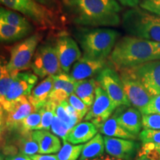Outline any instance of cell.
I'll return each instance as SVG.
<instances>
[{"mask_svg": "<svg viewBox=\"0 0 160 160\" xmlns=\"http://www.w3.org/2000/svg\"><path fill=\"white\" fill-rule=\"evenodd\" d=\"M5 160H32L30 156L21 154V153H18V154L13 155V156H7L5 157Z\"/></svg>", "mask_w": 160, "mask_h": 160, "instance_id": "cell-41", "label": "cell"}, {"mask_svg": "<svg viewBox=\"0 0 160 160\" xmlns=\"http://www.w3.org/2000/svg\"><path fill=\"white\" fill-rule=\"evenodd\" d=\"M140 8L160 17V0H144Z\"/></svg>", "mask_w": 160, "mask_h": 160, "instance_id": "cell-39", "label": "cell"}, {"mask_svg": "<svg viewBox=\"0 0 160 160\" xmlns=\"http://www.w3.org/2000/svg\"><path fill=\"white\" fill-rule=\"evenodd\" d=\"M57 104L51 100H48L45 105L40 108L42 113V120L40 125L36 130H46L49 131L56 113ZM35 130V131H36Z\"/></svg>", "mask_w": 160, "mask_h": 160, "instance_id": "cell-28", "label": "cell"}, {"mask_svg": "<svg viewBox=\"0 0 160 160\" xmlns=\"http://www.w3.org/2000/svg\"><path fill=\"white\" fill-rule=\"evenodd\" d=\"M124 90L131 105L139 110L144 108L153 97L128 68L119 71Z\"/></svg>", "mask_w": 160, "mask_h": 160, "instance_id": "cell-11", "label": "cell"}, {"mask_svg": "<svg viewBox=\"0 0 160 160\" xmlns=\"http://www.w3.org/2000/svg\"><path fill=\"white\" fill-rule=\"evenodd\" d=\"M32 132L24 131L19 128L4 135V137L8 136V137L2 147V155L7 157L21 153L32 156L39 153V144L33 139Z\"/></svg>", "mask_w": 160, "mask_h": 160, "instance_id": "cell-9", "label": "cell"}, {"mask_svg": "<svg viewBox=\"0 0 160 160\" xmlns=\"http://www.w3.org/2000/svg\"><path fill=\"white\" fill-rule=\"evenodd\" d=\"M73 22L86 27H115L121 22L116 0H64Z\"/></svg>", "mask_w": 160, "mask_h": 160, "instance_id": "cell-1", "label": "cell"}, {"mask_svg": "<svg viewBox=\"0 0 160 160\" xmlns=\"http://www.w3.org/2000/svg\"><path fill=\"white\" fill-rule=\"evenodd\" d=\"M139 139L142 143H152L160 153V130L143 129L140 132Z\"/></svg>", "mask_w": 160, "mask_h": 160, "instance_id": "cell-32", "label": "cell"}, {"mask_svg": "<svg viewBox=\"0 0 160 160\" xmlns=\"http://www.w3.org/2000/svg\"><path fill=\"white\" fill-rule=\"evenodd\" d=\"M110 60L118 71L160 60V42L132 36L124 37L116 44Z\"/></svg>", "mask_w": 160, "mask_h": 160, "instance_id": "cell-2", "label": "cell"}, {"mask_svg": "<svg viewBox=\"0 0 160 160\" xmlns=\"http://www.w3.org/2000/svg\"><path fill=\"white\" fill-rule=\"evenodd\" d=\"M92 160H123L121 159H117V158H115L113 157H111L109 154H103L101 157L96 158L94 159H92Z\"/></svg>", "mask_w": 160, "mask_h": 160, "instance_id": "cell-43", "label": "cell"}, {"mask_svg": "<svg viewBox=\"0 0 160 160\" xmlns=\"http://www.w3.org/2000/svg\"><path fill=\"white\" fill-rule=\"evenodd\" d=\"M116 1L119 2L122 5L128 6L131 8L137 7V5H139V0H116Z\"/></svg>", "mask_w": 160, "mask_h": 160, "instance_id": "cell-42", "label": "cell"}, {"mask_svg": "<svg viewBox=\"0 0 160 160\" xmlns=\"http://www.w3.org/2000/svg\"><path fill=\"white\" fill-rule=\"evenodd\" d=\"M96 82L112 99L116 108L120 106H131L125 94L119 73L111 68H105L95 78Z\"/></svg>", "mask_w": 160, "mask_h": 160, "instance_id": "cell-10", "label": "cell"}, {"mask_svg": "<svg viewBox=\"0 0 160 160\" xmlns=\"http://www.w3.org/2000/svg\"><path fill=\"white\" fill-rule=\"evenodd\" d=\"M19 71H12L6 65H1L0 68V100H2L7 94L8 89Z\"/></svg>", "mask_w": 160, "mask_h": 160, "instance_id": "cell-30", "label": "cell"}, {"mask_svg": "<svg viewBox=\"0 0 160 160\" xmlns=\"http://www.w3.org/2000/svg\"><path fill=\"white\" fill-rule=\"evenodd\" d=\"M142 115L143 129L160 130V114L151 113Z\"/></svg>", "mask_w": 160, "mask_h": 160, "instance_id": "cell-37", "label": "cell"}, {"mask_svg": "<svg viewBox=\"0 0 160 160\" xmlns=\"http://www.w3.org/2000/svg\"><path fill=\"white\" fill-rule=\"evenodd\" d=\"M113 115L122 127L139 137L142 127V115L139 110L131 106H120L115 110Z\"/></svg>", "mask_w": 160, "mask_h": 160, "instance_id": "cell-17", "label": "cell"}, {"mask_svg": "<svg viewBox=\"0 0 160 160\" xmlns=\"http://www.w3.org/2000/svg\"><path fill=\"white\" fill-rule=\"evenodd\" d=\"M38 2L42 4V5L47 6V7H51L55 3V0H36Z\"/></svg>", "mask_w": 160, "mask_h": 160, "instance_id": "cell-44", "label": "cell"}, {"mask_svg": "<svg viewBox=\"0 0 160 160\" xmlns=\"http://www.w3.org/2000/svg\"><path fill=\"white\" fill-rule=\"evenodd\" d=\"M36 111L28 97L23 96L1 107V134L19 129L22 120Z\"/></svg>", "mask_w": 160, "mask_h": 160, "instance_id": "cell-6", "label": "cell"}, {"mask_svg": "<svg viewBox=\"0 0 160 160\" xmlns=\"http://www.w3.org/2000/svg\"><path fill=\"white\" fill-rule=\"evenodd\" d=\"M32 160H59L57 155L53 154H34L30 156Z\"/></svg>", "mask_w": 160, "mask_h": 160, "instance_id": "cell-40", "label": "cell"}, {"mask_svg": "<svg viewBox=\"0 0 160 160\" xmlns=\"http://www.w3.org/2000/svg\"><path fill=\"white\" fill-rule=\"evenodd\" d=\"M63 145L58 152L59 160H78L83 148V144L73 145L68 141H62Z\"/></svg>", "mask_w": 160, "mask_h": 160, "instance_id": "cell-29", "label": "cell"}, {"mask_svg": "<svg viewBox=\"0 0 160 160\" xmlns=\"http://www.w3.org/2000/svg\"><path fill=\"white\" fill-rule=\"evenodd\" d=\"M136 160H160V153L152 143H142Z\"/></svg>", "mask_w": 160, "mask_h": 160, "instance_id": "cell-31", "label": "cell"}, {"mask_svg": "<svg viewBox=\"0 0 160 160\" xmlns=\"http://www.w3.org/2000/svg\"><path fill=\"white\" fill-rule=\"evenodd\" d=\"M97 85L96 79L93 78L77 81L75 84L74 93L80 99L82 100L86 105L91 108L95 99Z\"/></svg>", "mask_w": 160, "mask_h": 160, "instance_id": "cell-24", "label": "cell"}, {"mask_svg": "<svg viewBox=\"0 0 160 160\" xmlns=\"http://www.w3.org/2000/svg\"><path fill=\"white\" fill-rule=\"evenodd\" d=\"M108 66L105 60H97L82 57L72 67L71 75L76 82L89 79L99 74Z\"/></svg>", "mask_w": 160, "mask_h": 160, "instance_id": "cell-18", "label": "cell"}, {"mask_svg": "<svg viewBox=\"0 0 160 160\" xmlns=\"http://www.w3.org/2000/svg\"><path fill=\"white\" fill-rule=\"evenodd\" d=\"M140 112L142 114H151V113L160 114V95L152 97L149 103L142 109Z\"/></svg>", "mask_w": 160, "mask_h": 160, "instance_id": "cell-38", "label": "cell"}, {"mask_svg": "<svg viewBox=\"0 0 160 160\" xmlns=\"http://www.w3.org/2000/svg\"><path fill=\"white\" fill-rule=\"evenodd\" d=\"M41 120L42 113L40 110L35 111L22 120L19 128L24 131H35L41 123Z\"/></svg>", "mask_w": 160, "mask_h": 160, "instance_id": "cell-33", "label": "cell"}, {"mask_svg": "<svg viewBox=\"0 0 160 160\" xmlns=\"http://www.w3.org/2000/svg\"><path fill=\"white\" fill-rule=\"evenodd\" d=\"M56 114L69 128L70 130H71L77 124L79 123V122L77 120L73 119L68 113L65 108V107H64V105L62 103H59L57 105V108H56Z\"/></svg>", "mask_w": 160, "mask_h": 160, "instance_id": "cell-36", "label": "cell"}, {"mask_svg": "<svg viewBox=\"0 0 160 160\" xmlns=\"http://www.w3.org/2000/svg\"><path fill=\"white\" fill-rule=\"evenodd\" d=\"M67 101L68 102L70 105H71L74 108V109L77 111L78 116L80 120L83 119L85 117L88 113L89 110L91 108L88 107V105H86L82 99H80L74 93H72V94L68 97V99H67Z\"/></svg>", "mask_w": 160, "mask_h": 160, "instance_id": "cell-35", "label": "cell"}, {"mask_svg": "<svg viewBox=\"0 0 160 160\" xmlns=\"http://www.w3.org/2000/svg\"><path fill=\"white\" fill-rule=\"evenodd\" d=\"M55 47L62 70L68 73L72 66L81 58L82 52L79 45L71 36L62 33L57 38Z\"/></svg>", "mask_w": 160, "mask_h": 160, "instance_id": "cell-14", "label": "cell"}, {"mask_svg": "<svg viewBox=\"0 0 160 160\" xmlns=\"http://www.w3.org/2000/svg\"><path fill=\"white\" fill-rule=\"evenodd\" d=\"M105 151L104 137L102 133H97L94 137L83 146L81 155L78 160H92L103 155Z\"/></svg>", "mask_w": 160, "mask_h": 160, "instance_id": "cell-25", "label": "cell"}, {"mask_svg": "<svg viewBox=\"0 0 160 160\" xmlns=\"http://www.w3.org/2000/svg\"><path fill=\"white\" fill-rule=\"evenodd\" d=\"M33 139L39 146V154L58 153L61 149V142L57 136L46 130H36L32 132Z\"/></svg>", "mask_w": 160, "mask_h": 160, "instance_id": "cell-20", "label": "cell"}, {"mask_svg": "<svg viewBox=\"0 0 160 160\" xmlns=\"http://www.w3.org/2000/svg\"><path fill=\"white\" fill-rule=\"evenodd\" d=\"M38 81L37 76L31 72H19L10 86L5 97L0 100L1 107L5 106L18 98L28 97Z\"/></svg>", "mask_w": 160, "mask_h": 160, "instance_id": "cell-15", "label": "cell"}, {"mask_svg": "<svg viewBox=\"0 0 160 160\" xmlns=\"http://www.w3.org/2000/svg\"><path fill=\"white\" fill-rule=\"evenodd\" d=\"M32 31V29L23 28L0 21V39L2 42H11L23 39Z\"/></svg>", "mask_w": 160, "mask_h": 160, "instance_id": "cell-26", "label": "cell"}, {"mask_svg": "<svg viewBox=\"0 0 160 160\" xmlns=\"http://www.w3.org/2000/svg\"><path fill=\"white\" fill-rule=\"evenodd\" d=\"M41 39L42 36L35 33L17 44L11 50L7 67L19 72L29 68Z\"/></svg>", "mask_w": 160, "mask_h": 160, "instance_id": "cell-8", "label": "cell"}, {"mask_svg": "<svg viewBox=\"0 0 160 160\" xmlns=\"http://www.w3.org/2000/svg\"><path fill=\"white\" fill-rule=\"evenodd\" d=\"M53 85L48 99L55 103H61L65 101L72 93H74L76 81L68 73L62 72L53 76Z\"/></svg>", "mask_w": 160, "mask_h": 160, "instance_id": "cell-19", "label": "cell"}, {"mask_svg": "<svg viewBox=\"0 0 160 160\" xmlns=\"http://www.w3.org/2000/svg\"><path fill=\"white\" fill-rule=\"evenodd\" d=\"M152 97L160 95V60L128 68Z\"/></svg>", "mask_w": 160, "mask_h": 160, "instance_id": "cell-13", "label": "cell"}, {"mask_svg": "<svg viewBox=\"0 0 160 160\" xmlns=\"http://www.w3.org/2000/svg\"><path fill=\"white\" fill-rule=\"evenodd\" d=\"M2 5L17 11L39 27L48 28L54 25V14L47 6L36 0H0Z\"/></svg>", "mask_w": 160, "mask_h": 160, "instance_id": "cell-5", "label": "cell"}, {"mask_svg": "<svg viewBox=\"0 0 160 160\" xmlns=\"http://www.w3.org/2000/svg\"><path fill=\"white\" fill-rule=\"evenodd\" d=\"M116 109L117 108L112 99L97 84L94 101L83 119L91 122L99 128L106 120L111 117Z\"/></svg>", "mask_w": 160, "mask_h": 160, "instance_id": "cell-12", "label": "cell"}, {"mask_svg": "<svg viewBox=\"0 0 160 160\" xmlns=\"http://www.w3.org/2000/svg\"><path fill=\"white\" fill-rule=\"evenodd\" d=\"M97 127L91 122L85 121L77 124L70 131L67 140L73 145H80L88 142L97 134Z\"/></svg>", "mask_w": 160, "mask_h": 160, "instance_id": "cell-21", "label": "cell"}, {"mask_svg": "<svg viewBox=\"0 0 160 160\" xmlns=\"http://www.w3.org/2000/svg\"><path fill=\"white\" fill-rule=\"evenodd\" d=\"M122 24L132 37L160 42L159 16L136 7L123 13Z\"/></svg>", "mask_w": 160, "mask_h": 160, "instance_id": "cell-4", "label": "cell"}, {"mask_svg": "<svg viewBox=\"0 0 160 160\" xmlns=\"http://www.w3.org/2000/svg\"><path fill=\"white\" fill-rule=\"evenodd\" d=\"M31 68L34 74L40 78L54 76L63 72L56 47L50 44H43L37 48Z\"/></svg>", "mask_w": 160, "mask_h": 160, "instance_id": "cell-7", "label": "cell"}, {"mask_svg": "<svg viewBox=\"0 0 160 160\" xmlns=\"http://www.w3.org/2000/svg\"><path fill=\"white\" fill-rule=\"evenodd\" d=\"M51 130L53 134L57 136L58 137L61 138L62 141H66L67 140L68 135L69 134L70 131H71L69 128L57 117L56 113L54 117H53V122H52Z\"/></svg>", "mask_w": 160, "mask_h": 160, "instance_id": "cell-34", "label": "cell"}, {"mask_svg": "<svg viewBox=\"0 0 160 160\" xmlns=\"http://www.w3.org/2000/svg\"><path fill=\"white\" fill-rule=\"evenodd\" d=\"M53 85V76L46 77L39 85L32 90L31 95L28 96V100L36 111H38L45 105L48 100L50 93Z\"/></svg>", "mask_w": 160, "mask_h": 160, "instance_id": "cell-22", "label": "cell"}, {"mask_svg": "<svg viewBox=\"0 0 160 160\" xmlns=\"http://www.w3.org/2000/svg\"><path fill=\"white\" fill-rule=\"evenodd\" d=\"M105 151L108 154L117 159L133 160L140 148V144L133 139L104 137Z\"/></svg>", "mask_w": 160, "mask_h": 160, "instance_id": "cell-16", "label": "cell"}, {"mask_svg": "<svg viewBox=\"0 0 160 160\" xmlns=\"http://www.w3.org/2000/svg\"><path fill=\"white\" fill-rule=\"evenodd\" d=\"M119 33L109 28H82L76 33L85 58L105 60L114 48Z\"/></svg>", "mask_w": 160, "mask_h": 160, "instance_id": "cell-3", "label": "cell"}, {"mask_svg": "<svg viewBox=\"0 0 160 160\" xmlns=\"http://www.w3.org/2000/svg\"><path fill=\"white\" fill-rule=\"evenodd\" d=\"M100 133L106 136V137L121 138L125 139H133L137 140L139 139L137 136L132 134L129 131L122 127L117 122V119L114 116H112L98 128Z\"/></svg>", "mask_w": 160, "mask_h": 160, "instance_id": "cell-23", "label": "cell"}, {"mask_svg": "<svg viewBox=\"0 0 160 160\" xmlns=\"http://www.w3.org/2000/svg\"><path fill=\"white\" fill-rule=\"evenodd\" d=\"M0 21H3L16 27L28 29L33 28L31 24L24 16L13 11V10L5 8L2 7L0 9Z\"/></svg>", "mask_w": 160, "mask_h": 160, "instance_id": "cell-27", "label": "cell"}]
</instances>
